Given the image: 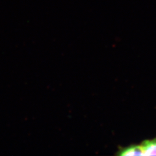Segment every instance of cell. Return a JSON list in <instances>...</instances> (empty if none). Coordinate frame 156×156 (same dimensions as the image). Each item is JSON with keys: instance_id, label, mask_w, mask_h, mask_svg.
<instances>
[{"instance_id": "1", "label": "cell", "mask_w": 156, "mask_h": 156, "mask_svg": "<svg viewBox=\"0 0 156 156\" xmlns=\"http://www.w3.org/2000/svg\"><path fill=\"white\" fill-rule=\"evenodd\" d=\"M140 145L143 155H156V136L152 139L144 140Z\"/></svg>"}, {"instance_id": "2", "label": "cell", "mask_w": 156, "mask_h": 156, "mask_svg": "<svg viewBox=\"0 0 156 156\" xmlns=\"http://www.w3.org/2000/svg\"><path fill=\"white\" fill-rule=\"evenodd\" d=\"M120 155H143V151L140 144L131 145L120 150Z\"/></svg>"}]
</instances>
